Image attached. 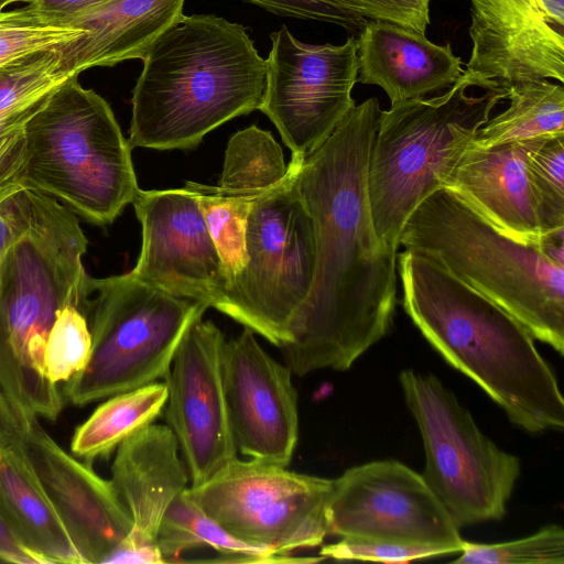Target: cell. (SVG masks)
<instances>
[{"label":"cell","mask_w":564,"mask_h":564,"mask_svg":"<svg viewBox=\"0 0 564 564\" xmlns=\"http://www.w3.org/2000/svg\"><path fill=\"white\" fill-rule=\"evenodd\" d=\"M380 105L355 106L301 163L294 186L314 221L316 270L306 301L280 349L296 376L348 370L390 330L397 303V252L379 241L371 218L367 167Z\"/></svg>","instance_id":"obj_1"},{"label":"cell","mask_w":564,"mask_h":564,"mask_svg":"<svg viewBox=\"0 0 564 564\" xmlns=\"http://www.w3.org/2000/svg\"><path fill=\"white\" fill-rule=\"evenodd\" d=\"M405 313L452 367L476 382L514 425L563 430L564 399L531 333L436 261L398 253Z\"/></svg>","instance_id":"obj_2"},{"label":"cell","mask_w":564,"mask_h":564,"mask_svg":"<svg viewBox=\"0 0 564 564\" xmlns=\"http://www.w3.org/2000/svg\"><path fill=\"white\" fill-rule=\"evenodd\" d=\"M128 142L189 150L223 123L259 109L265 59L245 26L214 14L183 15L142 59Z\"/></svg>","instance_id":"obj_3"},{"label":"cell","mask_w":564,"mask_h":564,"mask_svg":"<svg viewBox=\"0 0 564 564\" xmlns=\"http://www.w3.org/2000/svg\"><path fill=\"white\" fill-rule=\"evenodd\" d=\"M87 246L78 217L33 192L30 228L0 260V390L26 426L36 419L55 421L62 412L44 351L57 311L80 304Z\"/></svg>","instance_id":"obj_4"},{"label":"cell","mask_w":564,"mask_h":564,"mask_svg":"<svg viewBox=\"0 0 564 564\" xmlns=\"http://www.w3.org/2000/svg\"><path fill=\"white\" fill-rule=\"evenodd\" d=\"M399 241L443 265L563 355L564 265L544 253L540 240L512 238L443 187L412 212Z\"/></svg>","instance_id":"obj_5"},{"label":"cell","mask_w":564,"mask_h":564,"mask_svg":"<svg viewBox=\"0 0 564 564\" xmlns=\"http://www.w3.org/2000/svg\"><path fill=\"white\" fill-rule=\"evenodd\" d=\"M502 88L486 89L464 70L435 97L391 104L381 110L368 158L367 191L381 245L398 253L400 235L412 212L445 178L496 106Z\"/></svg>","instance_id":"obj_6"},{"label":"cell","mask_w":564,"mask_h":564,"mask_svg":"<svg viewBox=\"0 0 564 564\" xmlns=\"http://www.w3.org/2000/svg\"><path fill=\"white\" fill-rule=\"evenodd\" d=\"M131 150L109 104L74 74L26 123L15 183L105 227L141 189Z\"/></svg>","instance_id":"obj_7"},{"label":"cell","mask_w":564,"mask_h":564,"mask_svg":"<svg viewBox=\"0 0 564 564\" xmlns=\"http://www.w3.org/2000/svg\"><path fill=\"white\" fill-rule=\"evenodd\" d=\"M79 308L91 334V354L64 384L63 395L75 406L165 379L183 336L208 306L127 272L87 275Z\"/></svg>","instance_id":"obj_8"},{"label":"cell","mask_w":564,"mask_h":564,"mask_svg":"<svg viewBox=\"0 0 564 564\" xmlns=\"http://www.w3.org/2000/svg\"><path fill=\"white\" fill-rule=\"evenodd\" d=\"M246 252L221 313L281 348L291 341L292 322L311 292L317 256L314 221L294 186L292 166L252 203Z\"/></svg>","instance_id":"obj_9"},{"label":"cell","mask_w":564,"mask_h":564,"mask_svg":"<svg viewBox=\"0 0 564 564\" xmlns=\"http://www.w3.org/2000/svg\"><path fill=\"white\" fill-rule=\"evenodd\" d=\"M405 403L422 436L423 478L455 525L500 520L507 511L520 459L498 447L434 375L403 370Z\"/></svg>","instance_id":"obj_10"},{"label":"cell","mask_w":564,"mask_h":564,"mask_svg":"<svg viewBox=\"0 0 564 564\" xmlns=\"http://www.w3.org/2000/svg\"><path fill=\"white\" fill-rule=\"evenodd\" d=\"M333 479L237 457L192 500L236 539L279 554L319 545L328 535L326 507Z\"/></svg>","instance_id":"obj_11"},{"label":"cell","mask_w":564,"mask_h":564,"mask_svg":"<svg viewBox=\"0 0 564 564\" xmlns=\"http://www.w3.org/2000/svg\"><path fill=\"white\" fill-rule=\"evenodd\" d=\"M265 59L262 111L301 163L333 133L356 106L351 96L358 76L357 41L310 44L285 26L271 33Z\"/></svg>","instance_id":"obj_12"},{"label":"cell","mask_w":564,"mask_h":564,"mask_svg":"<svg viewBox=\"0 0 564 564\" xmlns=\"http://www.w3.org/2000/svg\"><path fill=\"white\" fill-rule=\"evenodd\" d=\"M328 534L458 553L464 540L447 511L417 474L382 459L333 479L326 507Z\"/></svg>","instance_id":"obj_13"},{"label":"cell","mask_w":564,"mask_h":564,"mask_svg":"<svg viewBox=\"0 0 564 564\" xmlns=\"http://www.w3.org/2000/svg\"><path fill=\"white\" fill-rule=\"evenodd\" d=\"M225 341L212 321L197 317L164 380L166 425L177 440L189 487L206 482L237 457L223 382Z\"/></svg>","instance_id":"obj_14"},{"label":"cell","mask_w":564,"mask_h":564,"mask_svg":"<svg viewBox=\"0 0 564 564\" xmlns=\"http://www.w3.org/2000/svg\"><path fill=\"white\" fill-rule=\"evenodd\" d=\"M142 246L132 275L223 312L229 281L194 192L140 189L132 202Z\"/></svg>","instance_id":"obj_15"},{"label":"cell","mask_w":564,"mask_h":564,"mask_svg":"<svg viewBox=\"0 0 564 564\" xmlns=\"http://www.w3.org/2000/svg\"><path fill=\"white\" fill-rule=\"evenodd\" d=\"M466 72L486 89L531 79L564 83V0H469Z\"/></svg>","instance_id":"obj_16"},{"label":"cell","mask_w":564,"mask_h":564,"mask_svg":"<svg viewBox=\"0 0 564 564\" xmlns=\"http://www.w3.org/2000/svg\"><path fill=\"white\" fill-rule=\"evenodd\" d=\"M221 365L237 449L250 459L286 467L299 438L291 369L271 357L248 327L225 341Z\"/></svg>","instance_id":"obj_17"},{"label":"cell","mask_w":564,"mask_h":564,"mask_svg":"<svg viewBox=\"0 0 564 564\" xmlns=\"http://www.w3.org/2000/svg\"><path fill=\"white\" fill-rule=\"evenodd\" d=\"M23 445L84 564L108 563L132 527L110 480L61 447L39 419L28 426Z\"/></svg>","instance_id":"obj_18"},{"label":"cell","mask_w":564,"mask_h":564,"mask_svg":"<svg viewBox=\"0 0 564 564\" xmlns=\"http://www.w3.org/2000/svg\"><path fill=\"white\" fill-rule=\"evenodd\" d=\"M174 433L151 423L116 449L111 486L131 521V531L108 563H164L155 545L161 520L185 491L189 476Z\"/></svg>","instance_id":"obj_19"},{"label":"cell","mask_w":564,"mask_h":564,"mask_svg":"<svg viewBox=\"0 0 564 564\" xmlns=\"http://www.w3.org/2000/svg\"><path fill=\"white\" fill-rule=\"evenodd\" d=\"M544 138L547 137L489 148L469 144L446 176L444 187L502 232L520 241L539 242L541 234L527 158Z\"/></svg>","instance_id":"obj_20"},{"label":"cell","mask_w":564,"mask_h":564,"mask_svg":"<svg viewBox=\"0 0 564 564\" xmlns=\"http://www.w3.org/2000/svg\"><path fill=\"white\" fill-rule=\"evenodd\" d=\"M356 41L357 82L379 86L391 104L448 88L464 73L449 44H435L402 24L368 20Z\"/></svg>","instance_id":"obj_21"},{"label":"cell","mask_w":564,"mask_h":564,"mask_svg":"<svg viewBox=\"0 0 564 564\" xmlns=\"http://www.w3.org/2000/svg\"><path fill=\"white\" fill-rule=\"evenodd\" d=\"M184 0H111L66 26L82 29L56 48L63 72L79 75L96 66L143 59L154 41L182 19Z\"/></svg>","instance_id":"obj_22"},{"label":"cell","mask_w":564,"mask_h":564,"mask_svg":"<svg viewBox=\"0 0 564 564\" xmlns=\"http://www.w3.org/2000/svg\"><path fill=\"white\" fill-rule=\"evenodd\" d=\"M0 519L42 564H84L23 443L0 448Z\"/></svg>","instance_id":"obj_23"},{"label":"cell","mask_w":564,"mask_h":564,"mask_svg":"<svg viewBox=\"0 0 564 564\" xmlns=\"http://www.w3.org/2000/svg\"><path fill=\"white\" fill-rule=\"evenodd\" d=\"M56 50L35 54L0 77V203L19 191L15 183L30 119L72 75Z\"/></svg>","instance_id":"obj_24"},{"label":"cell","mask_w":564,"mask_h":564,"mask_svg":"<svg viewBox=\"0 0 564 564\" xmlns=\"http://www.w3.org/2000/svg\"><path fill=\"white\" fill-rule=\"evenodd\" d=\"M164 563L178 560L185 551L207 546L218 556L212 562L228 563H286L319 562L321 557H293L272 550L242 542L209 518L188 496L187 489L165 511L156 534Z\"/></svg>","instance_id":"obj_25"},{"label":"cell","mask_w":564,"mask_h":564,"mask_svg":"<svg viewBox=\"0 0 564 564\" xmlns=\"http://www.w3.org/2000/svg\"><path fill=\"white\" fill-rule=\"evenodd\" d=\"M166 382H152L107 398L78 425L70 452L91 463L109 456L128 437L153 423L167 400Z\"/></svg>","instance_id":"obj_26"},{"label":"cell","mask_w":564,"mask_h":564,"mask_svg":"<svg viewBox=\"0 0 564 564\" xmlns=\"http://www.w3.org/2000/svg\"><path fill=\"white\" fill-rule=\"evenodd\" d=\"M509 106L476 132L479 148L564 133V87L549 79L516 82L503 88Z\"/></svg>","instance_id":"obj_27"},{"label":"cell","mask_w":564,"mask_h":564,"mask_svg":"<svg viewBox=\"0 0 564 564\" xmlns=\"http://www.w3.org/2000/svg\"><path fill=\"white\" fill-rule=\"evenodd\" d=\"M280 144L269 131L250 126L229 140L217 189L228 196L254 202L286 175Z\"/></svg>","instance_id":"obj_28"},{"label":"cell","mask_w":564,"mask_h":564,"mask_svg":"<svg viewBox=\"0 0 564 564\" xmlns=\"http://www.w3.org/2000/svg\"><path fill=\"white\" fill-rule=\"evenodd\" d=\"M185 185L195 194L230 284L247 262L246 228L253 202L225 195L216 186L192 181Z\"/></svg>","instance_id":"obj_29"},{"label":"cell","mask_w":564,"mask_h":564,"mask_svg":"<svg viewBox=\"0 0 564 564\" xmlns=\"http://www.w3.org/2000/svg\"><path fill=\"white\" fill-rule=\"evenodd\" d=\"M527 172L540 234L564 229V133L544 138L530 151Z\"/></svg>","instance_id":"obj_30"},{"label":"cell","mask_w":564,"mask_h":564,"mask_svg":"<svg viewBox=\"0 0 564 564\" xmlns=\"http://www.w3.org/2000/svg\"><path fill=\"white\" fill-rule=\"evenodd\" d=\"M91 334L78 302L61 307L50 329L44 365L47 378L55 384L67 382L88 364Z\"/></svg>","instance_id":"obj_31"},{"label":"cell","mask_w":564,"mask_h":564,"mask_svg":"<svg viewBox=\"0 0 564 564\" xmlns=\"http://www.w3.org/2000/svg\"><path fill=\"white\" fill-rule=\"evenodd\" d=\"M84 31L41 21L24 7L0 10V64L20 63L35 54L56 50Z\"/></svg>","instance_id":"obj_32"},{"label":"cell","mask_w":564,"mask_h":564,"mask_svg":"<svg viewBox=\"0 0 564 564\" xmlns=\"http://www.w3.org/2000/svg\"><path fill=\"white\" fill-rule=\"evenodd\" d=\"M458 564H564V529L547 524L514 541L480 544L464 542Z\"/></svg>","instance_id":"obj_33"},{"label":"cell","mask_w":564,"mask_h":564,"mask_svg":"<svg viewBox=\"0 0 564 564\" xmlns=\"http://www.w3.org/2000/svg\"><path fill=\"white\" fill-rule=\"evenodd\" d=\"M324 558L408 563L413 560L446 555L442 550L426 546L403 545L390 542L341 538L327 544L319 552Z\"/></svg>","instance_id":"obj_34"},{"label":"cell","mask_w":564,"mask_h":564,"mask_svg":"<svg viewBox=\"0 0 564 564\" xmlns=\"http://www.w3.org/2000/svg\"><path fill=\"white\" fill-rule=\"evenodd\" d=\"M366 20H382L425 33L430 24V0H325Z\"/></svg>","instance_id":"obj_35"},{"label":"cell","mask_w":564,"mask_h":564,"mask_svg":"<svg viewBox=\"0 0 564 564\" xmlns=\"http://www.w3.org/2000/svg\"><path fill=\"white\" fill-rule=\"evenodd\" d=\"M275 14L334 23L358 31L368 21L325 0H247Z\"/></svg>","instance_id":"obj_36"},{"label":"cell","mask_w":564,"mask_h":564,"mask_svg":"<svg viewBox=\"0 0 564 564\" xmlns=\"http://www.w3.org/2000/svg\"><path fill=\"white\" fill-rule=\"evenodd\" d=\"M33 192L21 187L0 204V260L7 249L30 228Z\"/></svg>","instance_id":"obj_37"},{"label":"cell","mask_w":564,"mask_h":564,"mask_svg":"<svg viewBox=\"0 0 564 564\" xmlns=\"http://www.w3.org/2000/svg\"><path fill=\"white\" fill-rule=\"evenodd\" d=\"M109 1L111 0H24V8L45 23L66 26Z\"/></svg>","instance_id":"obj_38"},{"label":"cell","mask_w":564,"mask_h":564,"mask_svg":"<svg viewBox=\"0 0 564 564\" xmlns=\"http://www.w3.org/2000/svg\"><path fill=\"white\" fill-rule=\"evenodd\" d=\"M28 426L20 420L17 412L0 390V448L23 443Z\"/></svg>","instance_id":"obj_39"},{"label":"cell","mask_w":564,"mask_h":564,"mask_svg":"<svg viewBox=\"0 0 564 564\" xmlns=\"http://www.w3.org/2000/svg\"><path fill=\"white\" fill-rule=\"evenodd\" d=\"M0 561L17 564H42V561L21 544L0 519Z\"/></svg>","instance_id":"obj_40"},{"label":"cell","mask_w":564,"mask_h":564,"mask_svg":"<svg viewBox=\"0 0 564 564\" xmlns=\"http://www.w3.org/2000/svg\"><path fill=\"white\" fill-rule=\"evenodd\" d=\"M22 62H20V63H22ZM20 63H15V64H0V77H2L8 70H10L12 67H14L15 65H18Z\"/></svg>","instance_id":"obj_41"},{"label":"cell","mask_w":564,"mask_h":564,"mask_svg":"<svg viewBox=\"0 0 564 564\" xmlns=\"http://www.w3.org/2000/svg\"><path fill=\"white\" fill-rule=\"evenodd\" d=\"M15 2H23V0H0V10H3L7 6Z\"/></svg>","instance_id":"obj_42"}]
</instances>
